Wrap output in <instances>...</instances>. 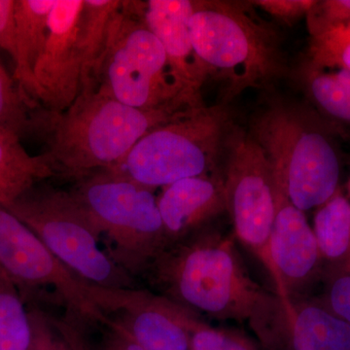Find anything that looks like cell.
I'll return each instance as SVG.
<instances>
[{
  "instance_id": "cell-1",
  "label": "cell",
  "mask_w": 350,
  "mask_h": 350,
  "mask_svg": "<svg viewBox=\"0 0 350 350\" xmlns=\"http://www.w3.org/2000/svg\"><path fill=\"white\" fill-rule=\"evenodd\" d=\"M157 293L202 317L247 323L264 350H285L288 313L258 284L234 239L213 226L170 244L144 276Z\"/></svg>"
},
{
  "instance_id": "cell-2",
  "label": "cell",
  "mask_w": 350,
  "mask_h": 350,
  "mask_svg": "<svg viewBox=\"0 0 350 350\" xmlns=\"http://www.w3.org/2000/svg\"><path fill=\"white\" fill-rule=\"evenodd\" d=\"M187 109H137L98 88L81 92L64 111L31 110L29 135L45 142L54 178L75 183L112 170L146 133Z\"/></svg>"
},
{
  "instance_id": "cell-3",
  "label": "cell",
  "mask_w": 350,
  "mask_h": 350,
  "mask_svg": "<svg viewBox=\"0 0 350 350\" xmlns=\"http://www.w3.org/2000/svg\"><path fill=\"white\" fill-rule=\"evenodd\" d=\"M337 129L312 107L284 101H271L252 121L251 135L268 157L276 186L303 213L340 189Z\"/></svg>"
},
{
  "instance_id": "cell-4",
  "label": "cell",
  "mask_w": 350,
  "mask_h": 350,
  "mask_svg": "<svg viewBox=\"0 0 350 350\" xmlns=\"http://www.w3.org/2000/svg\"><path fill=\"white\" fill-rule=\"evenodd\" d=\"M189 31L207 79L222 82L225 100L248 88L266 86L283 73L275 32L241 4L195 1Z\"/></svg>"
},
{
  "instance_id": "cell-5",
  "label": "cell",
  "mask_w": 350,
  "mask_h": 350,
  "mask_svg": "<svg viewBox=\"0 0 350 350\" xmlns=\"http://www.w3.org/2000/svg\"><path fill=\"white\" fill-rule=\"evenodd\" d=\"M68 191L105 239L113 261L135 280L144 278L167 247L156 190L103 170Z\"/></svg>"
},
{
  "instance_id": "cell-6",
  "label": "cell",
  "mask_w": 350,
  "mask_h": 350,
  "mask_svg": "<svg viewBox=\"0 0 350 350\" xmlns=\"http://www.w3.org/2000/svg\"><path fill=\"white\" fill-rule=\"evenodd\" d=\"M232 128L226 105L190 108L146 133L107 172L154 190L213 174Z\"/></svg>"
},
{
  "instance_id": "cell-7",
  "label": "cell",
  "mask_w": 350,
  "mask_h": 350,
  "mask_svg": "<svg viewBox=\"0 0 350 350\" xmlns=\"http://www.w3.org/2000/svg\"><path fill=\"white\" fill-rule=\"evenodd\" d=\"M44 182L4 207L85 282L107 288L139 287L135 278L100 250V234L69 191Z\"/></svg>"
},
{
  "instance_id": "cell-8",
  "label": "cell",
  "mask_w": 350,
  "mask_h": 350,
  "mask_svg": "<svg viewBox=\"0 0 350 350\" xmlns=\"http://www.w3.org/2000/svg\"><path fill=\"white\" fill-rule=\"evenodd\" d=\"M98 89L137 109L196 108L175 85L162 43L145 24L137 1H123L115 19Z\"/></svg>"
},
{
  "instance_id": "cell-9",
  "label": "cell",
  "mask_w": 350,
  "mask_h": 350,
  "mask_svg": "<svg viewBox=\"0 0 350 350\" xmlns=\"http://www.w3.org/2000/svg\"><path fill=\"white\" fill-rule=\"evenodd\" d=\"M227 213L236 238L259 260L275 284L269 239L275 217L276 182L266 153L251 133L232 128L226 144Z\"/></svg>"
},
{
  "instance_id": "cell-10",
  "label": "cell",
  "mask_w": 350,
  "mask_h": 350,
  "mask_svg": "<svg viewBox=\"0 0 350 350\" xmlns=\"http://www.w3.org/2000/svg\"><path fill=\"white\" fill-rule=\"evenodd\" d=\"M0 271L18 288L25 304L34 300L38 292L52 288L64 312L90 322L107 319L90 298L91 283L59 261L3 206H0Z\"/></svg>"
},
{
  "instance_id": "cell-11",
  "label": "cell",
  "mask_w": 350,
  "mask_h": 350,
  "mask_svg": "<svg viewBox=\"0 0 350 350\" xmlns=\"http://www.w3.org/2000/svg\"><path fill=\"white\" fill-rule=\"evenodd\" d=\"M90 298L107 320L144 350H190L192 310L144 288L90 284Z\"/></svg>"
},
{
  "instance_id": "cell-12",
  "label": "cell",
  "mask_w": 350,
  "mask_h": 350,
  "mask_svg": "<svg viewBox=\"0 0 350 350\" xmlns=\"http://www.w3.org/2000/svg\"><path fill=\"white\" fill-rule=\"evenodd\" d=\"M275 222L269 253L275 268L276 295L286 306L304 299L321 282L324 264L305 213L293 206L276 186Z\"/></svg>"
},
{
  "instance_id": "cell-13",
  "label": "cell",
  "mask_w": 350,
  "mask_h": 350,
  "mask_svg": "<svg viewBox=\"0 0 350 350\" xmlns=\"http://www.w3.org/2000/svg\"><path fill=\"white\" fill-rule=\"evenodd\" d=\"M84 0H57L47 40L34 70L40 107L68 109L81 92L82 64L78 25Z\"/></svg>"
},
{
  "instance_id": "cell-14",
  "label": "cell",
  "mask_w": 350,
  "mask_h": 350,
  "mask_svg": "<svg viewBox=\"0 0 350 350\" xmlns=\"http://www.w3.org/2000/svg\"><path fill=\"white\" fill-rule=\"evenodd\" d=\"M145 24L162 43L170 75L182 96L192 107H202V85L207 77L196 56L189 20L195 8L193 0L137 1Z\"/></svg>"
},
{
  "instance_id": "cell-15",
  "label": "cell",
  "mask_w": 350,
  "mask_h": 350,
  "mask_svg": "<svg viewBox=\"0 0 350 350\" xmlns=\"http://www.w3.org/2000/svg\"><path fill=\"white\" fill-rule=\"evenodd\" d=\"M167 246L202 231L227 213L223 174L182 179L162 188L157 196Z\"/></svg>"
},
{
  "instance_id": "cell-16",
  "label": "cell",
  "mask_w": 350,
  "mask_h": 350,
  "mask_svg": "<svg viewBox=\"0 0 350 350\" xmlns=\"http://www.w3.org/2000/svg\"><path fill=\"white\" fill-rule=\"evenodd\" d=\"M57 0H16L14 79L31 109L40 107L34 70L47 40L51 11Z\"/></svg>"
},
{
  "instance_id": "cell-17",
  "label": "cell",
  "mask_w": 350,
  "mask_h": 350,
  "mask_svg": "<svg viewBox=\"0 0 350 350\" xmlns=\"http://www.w3.org/2000/svg\"><path fill=\"white\" fill-rule=\"evenodd\" d=\"M285 350H350V326L317 299H304L286 306Z\"/></svg>"
},
{
  "instance_id": "cell-18",
  "label": "cell",
  "mask_w": 350,
  "mask_h": 350,
  "mask_svg": "<svg viewBox=\"0 0 350 350\" xmlns=\"http://www.w3.org/2000/svg\"><path fill=\"white\" fill-rule=\"evenodd\" d=\"M122 5V0L83 1L78 25V43L82 64L81 92L96 90L100 86L113 24Z\"/></svg>"
},
{
  "instance_id": "cell-19",
  "label": "cell",
  "mask_w": 350,
  "mask_h": 350,
  "mask_svg": "<svg viewBox=\"0 0 350 350\" xmlns=\"http://www.w3.org/2000/svg\"><path fill=\"white\" fill-rule=\"evenodd\" d=\"M17 133L0 128V206H5L36 184L54 178L44 154L31 155Z\"/></svg>"
},
{
  "instance_id": "cell-20",
  "label": "cell",
  "mask_w": 350,
  "mask_h": 350,
  "mask_svg": "<svg viewBox=\"0 0 350 350\" xmlns=\"http://www.w3.org/2000/svg\"><path fill=\"white\" fill-rule=\"evenodd\" d=\"M300 81L313 109L336 126H350V72L324 68L306 59Z\"/></svg>"
},
{
  "instance_id": "cell-21",
  "label": "cell",
  "mask_w": 350,
  "mask_h": 350,
  "mask_svg": "<svg viewBox=\"0 0 350 350\" xmlns=\"http://www.w3.org/2000/svg\"><path fill=\"white\" fill-rule=\"evenodd\" d=\"M312 229L324 271L350 267V200L340 189L317 208Z\"/></svg>"
},
{
  "instance_id": "cell-22",
  "label": "cell",
  "mask_w": 350,
  "mask_h": 350,
  "mask_svg": "<svg viewBox=\"0 0 350 350\" xmlns=\"http://www.w3.org/2000/svg\"><path fill=\"white\" fill-rule=\"evenodd\" d=\"M29 308L18 288L0 271V350H29Z\"/></svg>"
},
{
  "instance_id": "cell-23",
  "label": "cell",
  "mask_w": 350,
  "mask_h": 350,
  "mask_svg": "<svg viewBox=\"0 0 350 350\" xmlns=\"http://www.w3.org/2000/svg\"><path fill=\"white\" fill-rule=\"evenodd\" d=\"M188 332L190 350H261L243 332L211 326L196 312L189 319Z\"/></svg>"
},
{
  "instance_id": "cell-24",
  "label": "cell",
  "mask_w": 350,
  "mask_h": 350,
  "mask_svg": "<svg viewBox=\"0 0 350 350\" xmlns=\"http://www.w3.org/2000/svg\"><path fill=\"white\" fill-rule=\"evenodd\" d=\"M31 110L17 82L0 62V128L12 130L21 137L29 135Z\"/></svg>"
},
{
  "instance_id": "cell-25",
  "label": "cell",
  "mask_w": 350,
  "mask_h": 350,
  "mask_svg": "<svg viewBox=\"0 0 350 350\" xmlns=\"http://www.w3.org/2000/svg\"><path fill=\"white\" fill-rule=\"evenodd\" d=\"M324 68L350 72V29H338L310 38L308 59Z\"/></svg>"
},
{
  "instance_id": "cell-26",
  "label": "cell",
  "mask_w": 350,
  "mask_h": 350,
  "mask_svg": "<svg viewBox=\"0 0 350 350\" xmlns=\"http://www.w3.org/2000/svg\"><path fill=\"white\" fill-rule=\"evenodd\" d=\"M310 38L338 29H350V0H315L306 14Z\"/></svg>"
},
{
  "instance_id": "cell-27",
  "label": "cell",
  "mask_w": 350,
  "mask_h": 350,
  "mask_svg": "<svg viewBox=\"0 0 350 350\" xmlns=\"http://www.w3.org/2000/svg\"><path fill=\"white\" fill-rule=\"evenodd\" d=\"M321 282L323 292L317 300L350 326V267L327 269Z\"/></svg>"
},
{
  "instance_id": "cell-28",
  "label": "cell",
  "mask_w": 350,
  "mask_h": 350,
  "mask_svg": "<svg viewBox=\"0 0 350 350\" xmlns=\"http://www.w3.org/2000/svg\"><path fill=\"white\" fill-rule=\"evenodd\" d=\"M31 323L29 350H71L57 328L54 315L38 304H27Z\"/></svg>"
},
{
  "instance_id": "cell-29",
  "label": "cell",
  "mask_w": 350,
  "mask_h": 350,
  "mask_svg": "<svg viewBox=\"0 0 350 350\" xmlns=\"http://www.w3.org/2000/svg\"><path fill=\"white\" fill-rule=\"evenodd\" d=\"M89 331L96 350H144L109 320L89 324Z\"/></svg>"
},
{
  "instance_id": "cell-30",
  "label": "cell",
  "mask_w": 350,
  "mask_h": 350,
  "mask_svg": "<svg viewBox=\"0 0 350 350\" xmlns=\"http://www.w3.org/2000/svg\"><path fill=\"white\" fill-rule=\"evenodd\" d=\"M314 2L315 0H258L250 4L259 7L275 19L290 23L306 16Z\"/></svg>"
},
{
  "instance_id": "cell-31",
  "label": "cell",
  "mask_w": 350,
  "mask_h": 350,
  "mask_svg": "<svg viewBox=\"0 0 350 350\" xmlns=\"http://www.w3.org/2000/svg\"><path fill=\"white\" fill-rule=\"evenodd\" d=\"M16 0H0V49L3 50L15 63L16 49Z\"/></svg>"
},
{
  "instance_id": "cell-32",
  "label": "cell",
  "mask_w": 350,
  "mask_h": 350,
  "mask_svg": "<svg viewBox=\"0 0 350 350\" xmlns=\"http://www.w3.org/2000/svg\"><path fill=\"white\" fill-rule=\"evenodd\" d=\"M347 190H349V194L350 196V177L349 179V182H347Z\"/></svg>"
}]
</instances>
